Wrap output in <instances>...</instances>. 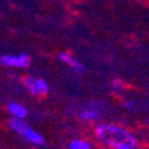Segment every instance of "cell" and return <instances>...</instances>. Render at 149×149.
<instances>
[{
	"mask_svg": "<svg viewBox=\"0 0 149 149\" xmlns=\"http://www.w3.org/2000/svg\"><path fill=\"white\" fill-rule=\"evenodd\" d=\"M98 140L105 146L111 148H118L120 146L139 147L136 136L128 129L115 123H100L94 129Z\"/></svg>",
	"mask_w": 149,
	"mask_h": 149,
	"instance_id": "1",
	"label": "cell"
},
{
	"mask_svg": "<svg viewBox=\"0 0 149 149\" xmlns=\"http://www.w3.org/2000/svg\"><path fill=\"white\" fill-rule=\"evenodd\" d=\"M8 125L11 129H13L17 134H19L20 136H24L29 142L36 144V146H43L44 144V137L37 132L36 130L31 129L28 124L22 120V119H17V118H11L8 122Z\"/></svg>",
	"mask_w": 149,
	"mask_h": 149,
	"instance_id": "2",
	"label": "cell"
},
{
	"mask_svg": "<svg viewBox=\"0 0 149 149\" xmlns=\"http://www.w3.org/2000/svg\"><path fill=\"white\" fill-rule=\"evenodd\" d=\"M23 84L26 87V90L35 97H44L49 92V85L42 78L25 75L23 78Z\"/></svg>",
	"mask_w": 149,
	"mask_h": 149,
	"instance_id": "3",
	"label": "cell"
},
{
	"mask_svg": "<svg viewBox=\"0 0 149 149\" xmlns=\"http://www.w3.org/2000/svg\"><path fill=\"white\" fill-rule=\"evenodd\" d=\"M0 63L6 67L16 68H28L31 63V58L28 54L20 55H4L0 57Z\"/></svg>",
	"mask_w": 149,
	"mask_h": 149,
	"instance_id": "4",
	"label": "cell"
},
{
	"mask_svg": "<svg viewBox=\"0 0 149 149\" xmlns=\"http://www.w3.org/2000/svg\"><path fill=\"white\" fill-rule=\"evenodd\" d=\"M58 58L63 62V63H66L68 67H70L75 73H78V74H82V73L86 72V66L82 63V62L77 60L73 55H70L67 52H61L58 54Z\"/></svg>",
	"mask_w": 149,
	"mask_h": 149,
	"instance_id": "5",
	"label": "cell"
},
{
	"mask_svg": "<svg viewBox=\"0 0 149 149\" xmlns=\"http://www.w3.org/2000/svg\"><path fill=\"white\" fill-rule=\"evenodd\" d=\"M7 109H8V111H10V113L15 118H17V119H22V120H24L26 117H28V110L24 107L22 104H19V103H10L8 104V106H7Z\"/></svg>",
	"mask_w": 149,
	"mask_h": 149,
	"instance_id": "6",
	"label": "cell"
},
{
	"mask_svg": "<svg viewBox=\"0 0 149 149\" xmlns=\"http://www.w3.org/2000/svg\"><path fill=\"white\" fill-rule=\"evenodd\" d=\"M79 118L84 122H95V120H99L102 118V112L98 109L90 107V109H86V110L81 111L80 115H79Z\"/></svg>",
	"mask_w": 149,
	"mask_h": 149,
	"instance_id": "7",
	"label": "cell"
},
{
	"mask_svg": "<svg viewBox=\"0 0 149 149\" xmlns=\"http://www.w3.org/2000/svg\"><path fill=\"white\" fill-rule=\"evenodd\" d=\"M69 149H91V143L82 139H77L69 143Z\"/></svg>",
	"mask_w": 149,
	"mask_h": 149,
	"instance_id": "8",
	"label": "cell"
},
{
	"mask_svg": "<svg viewBox=\"0 0 149 149\" xmlns=\"http://www.w3.org/2000/svg\"><path fill=\"white\" fill-rule=\"evenodd\" d=\"M111 87H112V90L115 92H123L124 90H125L127 85H125V82H124L123 80L116 79V80L112 81V84H111Z\"/></svg>",
	"mask_w": 149,
	"mask_h": 149,
	"instance_id": "9",
	"label": "cell"
},
{
	"mask_svg": "<svg viewBox=\"0 0 149 149\" xmlns=\"http://www.w3.org/2000/svg\"><path fill=\"white\" fill-rule=\"evenodd\" d=\"M124 106H125L127 109L131 110L135 107V102L134 100H127V102H124Z\"/></svg>",
	"mask_w": 149,
	"mask_h": 149,
	"instance_id": "10",
	"label": "cell"
},
{
	"mask_svg": "<svg viewBox=\"0 0 149 149\" xmlns=\"http://www.w3.org/2000/svg\"><path fill=\"white\" fill-rule=\"evenodd\" d=\"M116 149H140V148H137V147H131V146H120V147H118V148H116Z\"/></svg>",
	"mask_w": 149,
	"mask_h": 149,
	"instance_id": "11",
	"label": "cell"
},
{
	"mask_svg": "<svg viewBox=\"0 0 149 149\" xmlns=\"http://www.w3.org/2000/svg\"><path fill=\"white\" fill-rule=\"evenodd\" d=\"M147 124H148V125H149V118H148V120H147Z\"/></svg>",
	"mask_w": 149,
	"mask_h": 149,
	"instance_id": "12",
	"label": "cell"
}]
</instances>
